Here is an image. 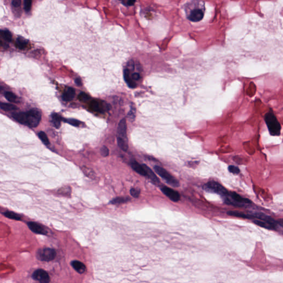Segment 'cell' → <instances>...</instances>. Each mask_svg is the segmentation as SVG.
<instances>
[{
	"label": "cell",
	"mask_w": 283,
	"mask_h": 283,
	"mask_svg": "<svg viewBox=\"0 0 283 283\" xmlns=\"http://www.w3.org/2000/svg\"><path fill=\"white\" fill-rule=\"evenodd\" d=\"M27 225L30 231L34 233L42 235H47L48 231L47 229H45L44 226L42 225L40 223L30 221L27 223Z\"/></svg>",
	"instance_id": "cell-10"
},
{
	"label": "cell",
	"mask_w": 283,
	"mask_h": 283,
	"mask_svg": "<svg viewBox=\"0 0 283 283\" xmlns=\"http://www.w3.org/2000/svg\"><path fill=\"white\" fill-rule=\"evenodd\" d=\"M101 154L104 157H107L109 154V149L106 146H103L101 149Z\"/></svg>",
	"instance_id": "cell-36"
},
{
	"label": "cell",
	"mask_w": 283,
	"mask_h": 283,
	"mask_svg": "<svg viewBox=\"0 0 283 283\" xmlns=\"http://www.w3.org/2000/svg\"><path fill=\"white\" fill-rule=\"evenodd\" d=\"M223 199L226 204L235 206L244 207L245 205L252 204V201L250 200L242 197L236 192H229L227 195L223 197Z\"/></svg>",
	"instance_id": "cell-4"
},
{
	"label": "cell",
	"mask_w": 283,
	"mask_h": 283,
	"mask_svg": "<svg viewBox=\"0 0 283 283\" xmlns=\"http://www.w3.org/2000/svg\"><path fill=\"white\" fill-rule=\"evenodd\" d=\"M0 36L7 42H11L12 40V34L8 30H0Z\"/></svg>",
	"instance_id": "cell-25"
},
{
	"label": "cell",
	"mask_w": 283,
	"mask_h": 283,
	"mask_svg": "<svg viewBox=\"0 0 283 283\" xmlns=\"http://www.w3.org/2000/svg\"><path fill=\"white\" fill-rule=\"evenodd\" d=\"M127 5L128 6H132L135 4V1H128L127 2Z\"/></svg>",
	"instance_id": "cell-41"
},
{
	"label": "cell",
	"mask_w": 283,
	"mask_h": 283,
	"mask_svg": "<svg viewBox=\"0 0 283 283\" xmlns=\"http://www.w3.org/2000/svg\"><path fill=\"white\" fill-rule=\"evenodd\" d=\"M253 222L255 224L257 225L258 226H260V227H263V228H265V229H266L275 230V229H276V227H277V226H276V225H272V224H270L269 223L264 222V221H260V220H259V219H254V220L253 221Z\"/></svg>",
	"instance_id": "cell-16"
},
{
	"label": "cell",
	"mask_w": 283,
	"mask_h": 283,
	"mask_svg": "<svg viewBox=\"0 0 283 283\" xmlns=\"http://www.w3.org/2000/svg\"><path fill=\"white\" fill-rule=\"evenodd\" d=\"M5 96L8 101L10 102H14L17 98V96L11 92H6L5 94Z\"/></svg>",
	"instance_id": "cell-30"
},
{
	"label": "cell",
	"mask_w": 283,
	"mask_h": 283,
	"mask_svg": "<svg viewBox=\"0 0 283 283\" xmlns=\"http://www.w3.org/2000/svg\"><path fill=\"white\" fill-rule=\"evenodd\" d=\"M228 169H229V170L230 173L235 174H238L240 172L239 168L236 166H234V165H229Z\"/></svg>",
	"instance_id": "cell-34"
},
{
	"label": "cell",
	"mask_w": 283,
	"mask_h": 283,
	"mask_svg": "<svg viewBox=\"0 0 283 283\" xmlns=\"http://www.w3.org/2000/svg\"><path fill=\"white\" fill-rule=\"evenodd\" d=\"M57 253L55 250L51 248H42L38 250L36 257L38 260L43 262H50L54 260Z\"/></svg>",
	"instance_id": "cell-7"
},
{
	"label": "cell",
	"mask_w": 283,
	"mask_h": 283,
	"mask_svg": "<svg viewBox=\"0 0 283 283\" xmlns=\"http://www.w3.org/2000/svg\"><path fill=\"white\" fill-rule=\"evenodd\" d=\"M227 214L229 216H235V217H237L240 218H243V219H253V216L250 213L246 214L243 212L230 211L227 212Z\"/></svg>",
	"instance_id": "cell-17"
},
{
	"label": "cell",
	"mask_w": 283,
	"mask_h": 283,
	"mask_svg": "<svg viewBox=\"0 0 283 283\" xmlns=\"http://www.w3.org/2000/svg\"><path fill=\"white\" fill-rule=\"evenodd\" d=\"M51 118L54 127L57 128H59L61 127V122L63 121V118L58 114L54 113L51 115Z\"/></svg>",
	"instance_id": "cell-20"
},
{
	"label": "cell",
	"mask_w": 283,
	"mask_h": 283,
	"mask_svg": "<svg viewBox=\"0 0 283 283\" xmlns=\"http://www.w3.org/2000/svg\"><path fill=\"white\" fill-rule=\"evenodd\" d=\"M32 278L39 283H49L51 278L49 274L44 269H38L36 270L32 274Z\"/></svg>",
	"instance_id": "cell-8"
},
{
	"label": "cell",
	"mask_w": 283,
	"mask_h": 283,
	"mask_svg": "<svg viewBox=\"0 0 283 283\" xmlns=\"http://www.w3.org/2000/svg\"><path fill=\"white\" fill-rule=\"evenodd\" d=\"M264 119L270 135L274 136L279 135L281 127L273 112H268L265 115Z\"/></svg>",
	"instance_id": "cell-3"
},
{
	"label": "cell",
	"mask_w": 283,
	"mask_h": 283,
	"mask_svg": "<svg viewBox=\"0 0 283 283\" xmlns=\"http://www.w3.org/2000/svg\"><path fill=\"white\" fill-rule=\"evenodd\" d=\"M117 135L118 138H121L128 142L127 136V125L126 119L123 118L118 124L117 128Z\"/></svg>",
	"instance_id": "cell-11"
},
{
	"label": "cell",
	"mask_w": 283,
	"mask_h": 283,
	"mask_svg": "<svg viewBox=\"0 0 283 283\" xmlns=\"http://www.w3.org/2000/svg\"><path fill=\"white\" fill-rule=\"evenodd\" d=\"M78 98L80 101L86 102L90 100V96L84 92H81V94L79 95Z\"/></svg>",
	"instance_id": "cell-31"
},
{
	"label": "cell",
	"mask_w": 283,
	"mask_h": 283,
	"mask_svg": "<svg viewBox=\"0 0 283 283\" xmlns=\"http://www.w3.org/2000/svg\"><path fill=\"white\" fill-rule=\"evenodd\" d=\"M131 166L135 172H137V173L139 174L140 175H143V176H147L146 173H145V170L143 168L142 165H140L136 161L132 162Z\"/></svg>",
	"instance_id": "cell-18"
},
{
	"label": "cell",
	"mask_w": 283,
	"mask_h": 283,
	"mask_svg": "<svg viewBox=\"0 0 283 283\" xmlns=\"http://www.w3.org/2000/svg\"><path fill=\"white\" fill-rule=\"evenodd\" d=\"M129 74H130L129 70H128L127 69H125L123 75H124V79H125V81L126 82V83L127 84L129 88H135L136 87V84L132 80V79L130 78Z\"/></svg>",
	"instance_id": "cell-19"
},
{
	"label": "cell",
	"mask_w": 283,
	"mask_h": 283,
	"mask_svg": "<svg viewBox=\"0 0 283 283\" xmlns=\"http://www.w3.org/2000/svg\"><path fill=\"white\" fill-rule=\"evenodd\" d=\"M90 108L94 111L102 113L104 112V108H108V106H104L102 102L94 100L90 102Z\"/></svg>",
	"instance_id": "cell-12"
},
{
	"label": "cell",
	"mask_w": 283,
	"mask_h": 283,
	"mask_svg": "<svg viewBox=\"0 0 283 283\" xmlns=\"http://www.w3.org/2000/svg\"><path fill=\"white\" fill-rule=\"evenodd\" d=\"M0 108L5 111H11L17 110V107L16 106L6 103H0Z\"/></svg>",
	"instance_id": "cell-23"
},
{
	"label": "cell",
	"mask_w": 283,
	"mask_h": 283,
	"mask_svg": "<svg viewBox=\"0 0 283 283\" xmlns=\"http://www.w3.org/2000/svg\"><path fill=\"white\" fill-rule=\"evenodd\" d=\"M117 143H118V146L122 151L125 152L127 151L128 148V142L126 141L125 140L122 138L117 137Z\"/></svg>",
	"instance_id": "cell-24"
},
{
	"label": "cell",
	"mask_w": 283,
	"mask_h": 283,
	"mask_svg": "<svg viewBox=\"0 0 283 283\" xmlns=\"http://www.w3.org/2000/svg\"><path fill=\"white\" fill-rule=\"evenodd\" d=\"M82 171L85 174L88 176V177L94 179L95 176V174L94 172L91 170V169L88 168L87 167H83L82 168Z\"/></svg>",
	"instance_id": "cell-29"
},
{
	"label": "cell",
	"mask_w": 283,
	"mask_h": 283,
	"mask_svg": "<svg viewBox=\"0 0 283 283\" xmlns=\"http://www.w3.org/2000/svg\"><path fill=\"white\" fill-rule=\"evenodd\" d=\"M12 117L21 124L34 128L39 124L42 115L38 110L33 108L27 112L15 113L12 115Z\"/></svg>",
	"instance_id": "cell-2"
},
{
	"label": "cell",
	"mask_w": 283,
	"mask_h": 283,
	"mask_svg": "<svg viewBox=\"0 0 283 283\" xmlns=\"http://www.w3.org/2000/svg\"><path fill=\"white\" fill-rule=\"evenodd\" d=\"M12 4L14 6V7H20L21 4V1L20 0H14L12 2Z\"/></svg>",
	"instance_id": "cell-37"
},
{
	"label": "cell",
	"mask_w": 283,
	"mask_h": 283,
	"mask_svg": "<svg viewBox=\"0 0 283 283\" xmlns=\"http://www.w3.org/2000/svg\"><path fill=\"white\" fill-rule=\"evenodd\" d=\"M27 44L28 41L24 39L23 38L20 37L18 38L16 42V46L20 49H24V48H26L27 47Z\"/></svg>",
	"instance_id": "cell-21"
},
{
	"label": "cell",
	"mask_w": 283,
	"mask_h": 283,
	"mask_svg": "<svg viewBox=\"0 0 283 283\" xmlns=\"http://www.w3.org/2000/svg\"><path fill=\"white\" fill-rule=\"evenodd\" d=\"M128 68H127L129 70H134V63L133 61H129L128 64Z\"/></svg>",
	"instance_id": "cell-38"
},
{
	"label": "cell",
	"mask_w": 283,
	"mask_h": 283,
	"mask_svg": "<svg viewBox=\"0 0 283 283\" xmlns=\"http://www.w3.org/2000/svg\"><path fill=\"white\" fill-rule=\"evenodd\" d=\"M4 215L10 219H14L16 221H20L22 219V216L15 212L7 211L4 212Z\"/></svg>",
	"instance_id": "cell-22"
},
{
	"label": "cell",
	"mask_w": 283,
	"mask_h": 283,
	"mask_svg": "<svg viewBox=\"0 0 283 283\" xmlns=\"http://www.w3.org/2000/svg\"><path fill=\"white\" fill-rule=\"evenodd\" d=\"M203 189L207 192L216 193L217 194L222 196L223 197L226 196L229 193L225 188H224L219 182L215 181H211L207 182L203 186Z\"/></svg>",
	"instance_id": "cell-5"
},
{
	"label": "cell",
	"mask_w": 283,
	"mask_h": 283,
	"mask_svg": "<svg viewBox=\"0 0 283 283\" xmlns=\"http://www.w3.org/2000/svg\"><path fill=\"white\" fill-rule=\"evenodd\" d=\"M128 117L129 120L133 121L135 117V108L132 107L130 111L129 112L128 114Z\"/></svg>",
	"instance_id": "cell-32"
},
{
	"label": "cell",
	"mask_w": 283,
	"mask_h": 283,
	"mask_svg": "<svg viewBox=\"0 0 283 283\" xmlns=\"http://www.w3.org/2000/svg\"><path fill=\"white\" fill-rule=\"evenodd\" d=\"M186 16L189 20L197 22L202 20L205 12V2L201 1H191L184 6Z\"/></svg>",
	"instance_id": "cell-1"
},
{
	"label": "cell",
	"mask_w": 283,
	"mask_h": 283,
	"mask_svg": "<svg viewBox=\"0 0 283 283\" xmlns=\"http://www.w3.org/2000/svg\"><path fill=\"white\" fill-rule=\"evenodd\" d=\"M38 137L40 138L41 141L45 145H50V142L48 138L47 135L44 133V132L41 131L38 133Z\"/></svg>",
	"instance_id": "cell-26"
},
{
	"label": "cell",
	"mask_w": 283,
	"mask_h": 283,
	"mask_svg": "<svg viewBox=\"0 0 283 283\" xmlns=\"http://www.w3.org/2000/svg\"><path fill=\"white\" fill-rule=\"evenodd\" d=\"M1 90H2V88L0 87V91H1Z\"/></svg>",
	"instance_id": "cell-42"
},
{
	"label": "cell",
	"mask_w": 283,
	"mask_h": 283,
	"mask_svg": "<svg viewBox=\"0 0 283 283\" xmlns=\"http://www.w3.org/2000/svg\"><path fill=\"white\" fill-rule=\"evenodd\" d=\"M63 121L75 127H79L81 124V122L78 121L77 120H75V119H63Z\"/></svg>",
	"instance_id": "cell-28"
},
{
	"label": "cell",
	"mask_w": 283,
	"mask_h": 283,
	"mask_svg": "<svg viewBox=\"0 0 283 283\" xmlns=\"http://www.w3.org/2000/svg\"><path fill=\"white\" fill-rule=\"evenodd\" d=\"M71 264L72 267L78 273H80V274H82V273H84L86 271V266H85L84 264L82 263L81 262H80V261H78V260L72 261L71 263Z\"/></svg>",
	"instance_id": "cell-13"
},
{
	"label": "cell",
	"mask_w": 283,
	"mask_h": 283,
	"mask_svg": "<svg viewBox=\"0 0 283 283\" xmlns=\"http://www.w3.org/2000/svg\"><path fill=\"white\" fill-rule=\"evenodd\" d=\"M163 193L169 199L173 202H178L180 199V195L179 192L174 189L169 188L167 186H163L161 188Z\"/></svg>",
	"instance_id": "cell-9"
},
{
	"label": "cell",
	"mask_w": 283,
	"mask_h": 283,
	"mask_svg": "<svg viewBox=\"0 0 283 283\" xmlns=\"http://www.w3.org/2000/svg\"><path fill=\"white\" fill-rule=\"evenodd\" d=\"M75 83L78 85H79V86H81V85H82L81 80H80V79H79V78L76 79V80H75Z\"/></svg>",
	"instance_id": "cell-40"
},
{
	"label": "cell",
	"mask_w": 283,
	"mask_h": 283,
	"mask_svg": "<svg viewBox=\"0 0 283 283\" xmlns=\"http://www.w3.org/2000/svg\"><path fill=\"white\" fill-rule=\"evenodd\" d=\"M130 200V199L128 197H116L115 199L112 200L111 201V204H123L125 202H128Z\"/></svg>",
	"instance_id": "cell-27"
},
{
	"label": "cell",
	"mask_w": 283,
	"mask_h": 283,
	"mask_svg": "<svg viewBox=\"0 0 283 283\" xmlns=\"http://www.w3.org/2000/svg\"><path fill=\"white\" fill-rule=\"evenodd\" d=\"M142 166H143V168L145 170L146 175L149 178L151 179L153 182H154L155 184H159L160 182V181L158 178V177L154 173V172H153L152 170L145 164H142Z\"/></svg>",
	"instance_id": "cell-14"
},
{
	"label": "cell",
	"mask_w": 283,
	"mask_h": 283,
	"mask_svg": "<svg viewBox=\"0 0 283 283\" xmlns=\"http://www.w3.org/2000/svg\"><path fill=\"white\" fill-rule=\"evenodd\" d=\"M32 2L30 0H25L24 2V8L27 12H29L30 11L32 7Z\"/></svg>",
	"instance_id": "cell-33"
},
{
	"label": "cell",
	"mask_w": 283,
	"mask_h": 283,
	"mask_svg": "<svg viewBox=\"0 0 283 283\" xmlns=\"http://www.w3.org/2000/svg\"><path fill=\"white\" fill-rule=\"evenodd\" d=\"M132 79L134 80H138L140 79V75L137 73H135L132 75Z\"/></svg>",
	"instance_id": "cell-39"
},
{
	"label": "cell",
	"mask_w": 283,
	"mask_h": 283,
	"mask_svg": "<svg viewBox=\"0 0 283 283\" xmlns=\"http://www.w3.org/2000/svg\"><path fill=\"white\" fill-rule=\"evenodd\" d=\"M154 169L155 172L161 178H162L164 180H165V182L170 185L172 186L173 187H175V188L179 187L180 186L179 181L174 178L173 175H171L168 172H167L165 169L160 167L159 166H155Z\"/></svg>",
	"instance_id": "cell-6"
},
{
	"label": "cell",
	"mask_w": 283,
	"mask_h": 283,
	"mask_svg": "<svg viewBox=\"0 0 283 283\" xmlns=\"http://www.w3.org/2000/svg\"><path fill=\"white\" fill-rule=\"evenodd\" d=\"M75 95V90L72 88H68L62 95V98L65 101H71Z\"/></svg>",
	"instance_id": "cell-15"
},
{
	"label": "cell",
	"mask_w": 283,
	"mask_h": 283,
	"mask_svg": "<svg viewBox=\"0 0 283 283\" xmlns=\"http://www.w3.org/2000/svg\"><path fill=\"white\" fill-rule=\"evenodd\" d=\"M130 194L133 197L137 198L140 195V190L135 188H132L130 190Z\"/></svg>",
	"instance_id": "cell-35"
}]
</instances>
